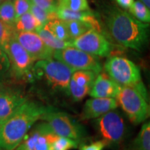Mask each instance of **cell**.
Listing matches in <instances>:
<instances>
[{"label": "cell", "instance_id": "obj_2", "mask_svg": "<svg viewBox=\"0 0 150 150\" xmlns=\"http://www.w3.org/2000/svg\"><path fill=\"white\" fill-rule=\"evenodd\" d=\"M50 107L27 100L0 126V150H15Z\"/></svg>", "mask_w": 150, "mask_h": 150}, {"label": "cell", "instance_id": "obj_36", "mask_svg": "<svg viewBox=\"0 0 150 150\" xmlns=\"http://www.w3.org/2000/svg\"><path fill=\"white\" fill-rule=\"evenodd\" d=\"M3 121H4V120H1V119H0V126H1V124H2Z\"/></svg>", "mask_w": 150, "mask_h": 150}, {"label": "cell", "instance_id": "obj_17", "mask_svg": "<svg viewBox=\"0 0 150 150\" xmlns=\"http://www.w3.org/2000/svg\"><path fill=\"white\" fill-rule=\"evenodd\" d=\"M35 32L37 33L43 40V42L45 43L48 47L52 49L54 51L63 50V49L69 47H72V41L59 40L55 35H53V33H52L51 31L45 26L38 29Z\"/></svg>", "mask_w": 150, "mask_h": 150}, {"label": "cell", "instance_id": "obj_11", "mask_svg": "<svg viewBox=\"0 0 150 150\" xmlns=\"http://www.w3.org/2000/svg\"><path fill=\"white\" fill-rule=\"evenodd\" d=\"M56 135L46 122L35 125L15 150H50Z\"/></svg>", "mask_w": 150, "mask_h": 150}, {"label": "cell", "instance_id": "obj_32", "mask_svg": "<svg viewBox=\"0 0 150 150\" xmlns=\"http://www.w3.org/2000/svg\"><path fill=\"white\" fill-rule=\"evenodd\" d=\"M30 1L49 13H55L58 7L56 0H30Z\"/></svg>", "mask_w": 150, "mask_h": 150}, {"label": "cell", "instance_id": "obj_28", "mask_svg": "<svg viewBox=\"0 0 150 150\" xmlns=\"http://www.w3.org/2000/svg\"><path fill=\"white\" fill-rule=\"evenodd\" d=\"M16 31L14 27L4 23L0 20V48L4 51L6 47L15 37Z\"/></svg>", "mask_w": 150, "mask_h": 150}, {"label": "cell", "instance_id": "obj_8", "mask_svg": "<svg viewBox=\"0 0 150 150\" xmlns=\"http://www.w3.org/2000/svg\"><path fill=\"white\" fill-rule=\"evenodd\" d=\"M53 58L64 63L74 72L91 70L99 74L102 71V65L97 56L92 55L74 47L55 50Z\"/></svg>", "mask_w": 150, "mask_h": 150}, {"label": "cell", "instance_id": "obj_14", "mask_svg": "<svg viewBox=\"0 0 150 150\" xmlns=\"http://www.w3.org/2000/svg\"><path fill=\"white\" fill-rule=\"evenodd\" d=\"M27 100L19 90L11 88H0V119L4 120Z\"/></svg>", "mask_w": 150, "mask_h": 150}, {"label": "cell", "instance_id": "obj_21", "mask_svg": "<svg viewBox=\"0 0 150 150\" xmlns=\"http://www.w3.org/2000/svg\"><path fill=\"white\" fill-rule=\"evenodd\" d=\"M0 20L11 27H14L16 13L13 2L11 0H6L0 4Z\"/></svg>", "mask_w": 150, "mask_h": 150}, {"label": "cell", "instance_id": "obj_6", "mask_svg": "<svg viewBox=\"0 0 150 150\" xmlns=\"http://www.w3.org/2000/svg\"><path fill=\"white\" fill-rule=\"evenodd\" d=\"M10 62V70L18 81L31 82L35 79L33 68L35 61L26 51L16 38L11 40L4 49Z\"/></svg>", "mask_w": 150, "mask_h": 150}, {"label": "cell", "instance_id": "obj_3", "mask_svg": "<svg viewBox=\"0 0 150 150\" xmlns=\"http://www.w3.org/2000/svg\"><path fill=\"white\" fill-rule=\"evenodd\" d=\"M115 99L134 125L143 122L149 117V97L143 83L136 87L122 86Z\"/></svg>", "mask_w": 150, "mask_h": 150}, {"label": "cell", "instance_id": "obj_34", "mask_svg": "<svg viewBox=\"0 0 150 150\" xmlns=\"http://www.w3.org/2000/svg\"><path fill=\"white\" fill-rule=\"evenodd\" d=\"M114 1L124 10L129 9L131 7V6L133 4V3L134 2V0H114Z\"/></svg>", "mask_w": 150, "mask_h": 150}, {"label": "cell", "instance_id": "obj_10", "mask_svg": "<svg viewBox=\"0 0 150 150\" xmlns=\"http://www.w3.org/2000/svg\"><path fill=\"white\" fill-rule=\"evenodd\" d=\"M72 45L92 55L107 57L113 51V45L102 32L91 29L72 40Z\"/></svg>", "mask_w": 150, "mask_h": 150}, {"label": "cell", "instance_id": "obj_26", "mask_svg": "<svg viewBox=\"0 0 150 150\" xmlns=\"http://www.w3.org/2000/svg\"><path fill=\"white\" fill-rule=\"evenodd\" d=\"M57 6L73 11H86L91 10L88 0H56Z\"/></svg>", "mask_w": 150, "mask_h": 150}, {"label": "cell", "instance_id": "obj_30", "mask_svg": "<svg viewBox=\"0 0 150 150\" xmlns=\"http://www.w3.org/2000/svg\"><path fill=\"white\" fill-rule=\"evenodd\" d=\"M10 70V62L8 56L0 48V81L4 79Z\"/></svg>", "mask_w": 150, "mask_h": 150}, {"label": "cell", "instance_id": "obj_15", "mask_svg": "<svg viewBox=\"0 0 150 150\" xmlns=\"http://www.w3.org/2000/svg\"><path fill=\"white\" fill-rule=\"evenodd\" d=\"M120 88L106 72L102 71L97 74L89 95L92 97L115 98Z\"/></svg>", "mask_w": 150, "mask_h": 150}, {"label": "cell", "instance_id": "obj_7", "mask_svg": "<svg viewBox=\"0 0 150 150\" xmlns=\"http://www.w3.org/2000/svg\"><path fill=\"white\" fill-rule=\"evenodd\" d=\"M40 120L46 122L54 134L59 136L71 138L80 143L86 136L85 129L74 118L66 112L56 111L52 107H50Z\"/></svg>", "mask_w": 150, "mask_h": 150}, {"label": "cell", "instance_id": "obj_12", "mask_svg": "<svg viewBox=\"0 0 150 150\" xmlns=\"http://www.w3.org/2000/svg\"><path fill=\"white\" fill-rule=\"evenodd\" d=\"M15 38L35 61L53 58L54 50L35 31L16 32Z\"/></svg>", "mask_w": 150, "mask_h": 150}, {"label": "cell", "instance_id": "obj_1", "mask_svg": "<svg viewBox=\"0 0 150 150\" xmlns=\"http://www.w3.org/2000/svg\"><path fill=\"white\" fill-rule=\"evenodd\" d=\"M104 21L110 35L118 44L138 52L145 47L149 37V23L139 21L113 5L105 11Z\"/></svg>", "mask_w": 150, "mask_h": 150}, {"label": "cell", "instance_id": "obj_24", "mask_svg": "<svg viewBox=\"0 0 150 150\" xmlns=\"http://www.w3.org/2000/svg\"><path fill=\"white\" fill-rule=\"evenodd\" d=\"M29 12L36 19V20L40 24V27H45L50 20H54V19H57L56 16V12L49 13L47 11H45L44 9L35 5L31 1V4H30Z\"/></svg>", "mask_w": 150, "mask_h": 150}, {"label": "cell", "instance_id": "obj_20", "mask_svg": "<svg viewBox=\"0 0 150 150\" xmlns=\"http://www.w3.org/2000/svg\"><path fill=\"white\" fill-rule=\"evenodd\" d=\"M71 40H74L93 29L91 25L77 20H63Z\"/></svg>", "mask_w": 150, "mask_h": 150}, {"label": "cell", "instance_id": "obj_5", "mask_svg": "<svg viewBox=\"0 0 150 150\" xmlns=\"http://www.w3.org/2000/svg\"><path fill=\"white\" fill-rule=\"evenodd\" d=\"M104 70L121 87H136L142 83L139 67L122 56H110L104 63Z\"/></svg>", "mask_w": 150, "mask_h": 150}, {"label": "cell", "instance_id": "obj_4", "mask_svg": "<svg viewBox=\"0 0 150 150\" xmlns=\"http://www.w3.org/2000/svg\"><path fill=\"white\" fill-rule=\"evenodd\" d=\"M33 71L35 79L44 78L52 89L67 93L74 72V70L64 63L53 59L37 61L33 65Z\"/></svg>", "mask_w": 150, "mask_h": 150}, {"label": "cell", "instance_id": "obj_18", "mask_svg": "<svg viewBox=\"0 0 150 150\" xmlns=\"http://www.w3.org/2000/svg\"><path fill=\"white\" fill-rule=\"evenodd\" d=\"M41 28L38 22L29 11L18 18L14 24V29L16 32H28L35 31Z\"/></svg>", "mask_w": 150, "mask_h": 150}, {"label": "cell", "instance_id": "obj_37", "mask_svg": "<svg viewBox=\"0 0 150 150\" xmlns=\"http://www.w3.org/2000/svg\"><path fill=\"white\" fill-rule=\"evenodd\" d=\"M1 0H0V4H1Z\"/></svg>", "mask_w": 150, "mask_h": 150}, {"label": "cell", "instance_id": "obj_13", "mask_svg": "<svg viewBox=\"0 0 150 150\" xmlns=\"http://www.w3.org/2000/svg\"><path fill=\"white\" fill-rule=\"evenodd\" d=\"M117 107L118 104L115 98L92 97L88 99L84 104L80 119L81 120L96 119Z\"/></svg>", "mask_w": 150, "mask_h": 150}, {"label": "cell", "instance_id": "obj_35", "mask_svg": "<svg viewBox=\"0 0 150 150\" xmlns=\"http://www.w3.org/2000/svg\"><path fill=\"white\" fill-rule=\"evenodd\" d=\"M139 1L143 3L147 8H150V0H139Z\"/></svg>", "mask_w": 150, "mask_h": 150}, {"label": "cell", "instance_id": "obj_38", "mask_svg": "<svg viewBox=\"0 0 150 150\" xmlns=\"http://www.w3.org/2000/svg\"></svg>", "mask_w": 150, "mask_h": 150}, {"label": "cell", "instance_id": "obj_33", "mask_svg": "<svg viewBox=\"0 0 150 150\" xmlns=\"http://www.w3.org/2000/svg\"><path fill=\"white\" fill-rule=\"evenodd\" d=\"M108 144L105 140H100L97 141L92 142L90 144L81 143L79 145V150H104Z\"/></svg>", "mask_w": 150, "mask_h": 150}, {"label": "cell", "instance_id": "obj_9", "mask_svg": "<svg viewBox=\"0 0 150 150\" xmlns=\"http://www.w3.org/2000/svg\"><path fill=\"white\" fill-rule=\"evenodd\" d=\"M95 125L102 140L108 145H119L123 141L126 134L125 120L115 109L96 118Z\"/></svg>", "mask_w": 150, "mask_h": 150}, {"label": "cell", "instance_id": "obj_23", "mask_svg": "<svg viewBox=\"0 0 150 150\" xmlns=\"http://www.w3.org/2000/svg\"><path fill=\"white\" fill-rule=\"evenodd\" d=\"M129 11L131 16L140 22L145 23H149L150 22L149 8L139 0L133 3L129 8Z\"/></svg>", "mask_w": 150, "mask_h": 150}, {"label": "cell", "instance_id": "obj_25", "mask_svg": "<svg viewBox=\"0 0 150 150\" xmlns=\"http://www.w3.org/2000/svg\"><path fill=\"white\" fill-rule=\"evenodd\" d=\"M97 74L91 70H78L73 72L71 79L81 86L92 87Z\"/></svg>", "mask_w": 150, "mask_h": 150}, {"label": "cell", "instance_id": "obj_16", "mask_svg": "<svg viewBox=\"0 0 150 150\" xmlns=\"http://www.w3.org/2000/svg\"><path fill=\"white\" fill-rule=\"evenodd\" d=\"M56 16L57 19L61 20H77L86 22L91 25L93 29L103 33L98 16L91 10L73 11L57 7L56 10Z\"/></svg>", "mask_w": 150, "mask_h": 150}, {"label": "cell", "instance_id": "obj_29", "mask_svg": "<svg viewBox=\"0 0 150 150\" xmlns=\"http://www.w3.org/2000/svg\"><path fill=\"white\" fill-rule=\"evenodd\" d=\"M91 88L88 86H81L76 84L72 79L68 86L67 93L75 101H81L91 91Z\"/></svg>", "mask_w": 150, "mask_h": 150}, {"label": "cell", "instance_id": "obj_19", "mask_svg": "<svg viewBox=\"0 0 150 150\" xmlns=\"http://www.w3.org/2000/svg\"><path fill=\"white\" fill-rule=\"evenodd\" d=\"M133 150H150L149 122L142 125L132 145Z\"/></svg>", "mask_w": 150, "mask_h": 150}, {"label": "cell", "instance_id": "obj_22", "mask_svg": "<svg viewBox=\"0 0 150 150\" xmlns=\"http://www.w3.org/2000/svg\"><path fill=\"white\" fill-rule=\"evenodd\" d=\"M45 27L59 40L72 41L69 36L66 27H65L63 20H59V19H54V20H50L46 24Z\"/></svg>", "mask_w": 150, "mask_h": 150}, {"label": "cell", "instance_id": "obj_27", "mask_svg": "<svg viewBox=\"0 0 150 150\" xmlns=\"http://www.w3.org/2000/svg\"><path fill=\"white\" fill-rule=\"evenodd\" d=\"M79 142L69 138L56 136L50 145V150H71L76 149Z\"/></svg>", "mask_w": 150, "mask_h": 150}, {"label": "cell", "instance_id": "obj_31", "mask_svg": "<svg viewBox=\"0 0 150 150\" xmlns=\"http://www.w3.org/2000/svg\"><path fill=\"white\" fill-rule=\"evenodd\" d=\"M30 0H14L13 5L16 13V20L22 15L29 11Z\"/></svg>", "mask_w": 150, "mask_h": 150}]
</instances>
